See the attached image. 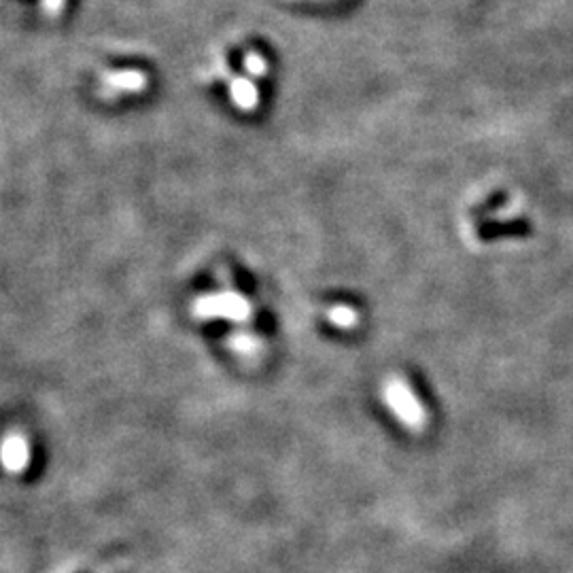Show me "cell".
Wrapping results in <instances>:
<instances>
[{
    "instance_id": "obj_4",
    "label": "cell",
    "mask_w": 573,
    "mask_h": 573,
    "mask_svg": "<svg viewBox=\"0 0 573 573\" xmlns=\"http://www.w3.org/2000/svg\"><path fill=\"white\" fill-rule=\"evenodd\" d=\"M227 87H230V98L233 107L244 111V113H253L259 107V90L258 86L249 79V77L230 75L227 77Z\"/></svg>"
},
{
    "instance_id": "obj_8",
    "label": "cell",
    "mask_w": 573,
    "mask_h": 573,
    "mask_svg": "<svg viewBox=\"0 0 573 573\" xmlns=\"http://www.w3.org/2000/svg\"><path fill=\"white\" fill-rule=\"evenodd\" d=\"M41 7L49 18H58L60 13H62L64 7H66V0H41Z\"/></svg>"
},
{
    "instance_id": "obj_6",
    "label": "cell",
    "mask_w": 573,
    "mask_h": 573,
    "mask_svg": "<svg viewBox=\"0 0 573 573\" xmlns=\"http://www.w3.org/2000/svg\"><path fill=\"white\" fill-rule=\"evenodd\" d=\"M227 342L238 355H247V357L249 355H259V350L264 348V340L253 332H233Z\"/></svg>"
},
{
    "instance_id": "obj_5",
    "label": "cell",
    "mask_w": 573,
    "mask_h": 573,
    "mask_svg": "<svg viewBox=\"0 0 573 573\" xmlns=\"http://www.w3.org/2000/svg\"><path fill=\"white\" fill-rule=\"evenodd\" d=\"M327 321L338 330H353L359 325V313L348 304H336L327 310Z\"/></svg>"
},
{
    "instance_id": "obj_7",
    "label": "cell",
    "mask_w": 573,
    "mask_h": 573,
    "mask_svg": "<svg viewBox=\"0 0 573 573\" xmlns=\"http://www.w3.org/2000/svg\"><path fill=\"white\" fill-rule=\"evenodd\" d=\"M242 66L244 70L249 72V77H255V79H259V77H264L266 72H268V60L259 52H247L242 60Z\"/></svg>"
},
{
    "instance_id": "obj_1",
    "label": "cell",
    "mask_w": 573,
    "mask_h": 573,
    "mask_svg": "<svg viewBox=\"0 0 573 573\" xmlns=\"http://www.w3.org/2000/svg\"><path fill=\"white\" fill-rule=\"evenodd\" d=\"M192 315L198 321H230L244 325L253 319V304L247 296L227 285L221 291L204 293L193 299Z\"/></svg>"
},
{
    "instance_id": "obj_2",
    "label": "cell",
    "mask_w": 573,
    "mask_h": 573,
    "mask_svg": "<svg viewBox=\"0 0 573 573\" xmlns=\"http://www.w3.org/2000/svg\"><path fill=\"white\" fill-rule=\"evenodd\" d=\"M382 397L393 414L399 416L408 430L421 431L427 422V413L422 408L421 399L416 397L413 387L402 376H389L382 389Z\"/></svg>"
},
{
    "instance_id": "obj_3",
    "label": "cell",
    "mask_w": 573,
    "mask_h": 573,
    "mask_svg": "<svg viewBox=\"0 0 573 573\" xmlns=\"http://www.w3.org/2000/svg\"><path fill=\"white\" fill-rule=\"evenodd\" d=\"M149 87V77L144 70L124 69L109 70L100 75L98 96L102 100H115L126 94H141Z\"/></svg>"
}]
</instances>
